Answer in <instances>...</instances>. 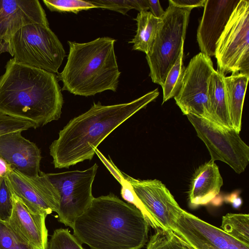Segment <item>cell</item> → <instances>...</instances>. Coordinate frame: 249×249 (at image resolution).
Segmentation results:
<instances>
[{"label":"cell","mask_w":249,"mask_h":249,"mask_svg":"<svg viewBox=\"0 0 249 249\" xmlns=\"http://www.w3.org/2000/svg\"><path fill=\"white\" fill-rule=\"evenodd\" d=\"M159 95L156 89L128 103L107 106L94 103L88 111L71 119L51 144L54 167L68 168L91 160L97 146L111 132Z\"/></svg>","instance_id":"obj_1"},{"label":"cell","mask_w":249,"mask_h":249,"mask_svg":"<svg viewBox=\"0 0 249 249\" xmlns=\"http://www.w3.org/2000/svg\"><path fill=\"white\" fill-rule=\"evenodd\" d=\"M150 226L140 210L110 193L94 197L72 229L91 249H141L148 242Z\"/></svg>","instance_id":"obj_2"},{"label":"cell","mask_w":249,"mask_h":249,"mask_svg":"<svg viewBox=\"0 0 249 249\" xmlns=\"http://www.w3.org/2000/svg\"><path fill=\"white\" fill-rule=\"evenodd\" d=\"M0 77V113L30 121L36 128L57 120L64 103L54 73L10 59Z\"/></svg>","instance_id":"obj_3"},{"label":"cell","mask_w":249,"mask_h":249,"mask_svg":"<svg viewBox=\"0 0 249 249\" xmlns=\"http://www.w3.org/2000/svg\"><path fill=\"white\" fill-rule=\"evenodd\" d=\"M116 40L98 37L86 43L68 41L66 64L57 77L62 89L75 95L90 96L116 91L121 74L114 51Z\"/></svg>","instance_id":"obj_4"},{"label":"cell","mask_w":249,"mask_h":249,"mask_svg":"<svg viewBox=\"0 0 249 249\" xmlns=\"http://www.w3.org/2000/svg\"><path fill=\"white\" fill-rule=\"evenodd\" d=\"M192 10L177 6L169 0V6L162 18V22L152 48L146 55L152 82L161 87L168 73L183 50Z\"/></svg>","instance_id":"obj_5"},{"label":"cell","mask_w":249,"mask_h":249,"mask_svg":"<svg viewBox=\"0 0 249 249\" xmlns=\"http://www.w3.org/2000/svg\"><path fill=\"white\" fill-rule=\"evenodd\" d=\"M17 63L56 73L66 56L64 48L49 25L33 24L18 30L10 40Z\"/></svg>","instance_id":"obj_6"},{"label":"cell","mask_w":249,"mask_h":249,"mask_svg":"<svg viewBox=\"0 0 249 249\" xmlns=\"http://www.w3.org/2000/svg\"><path fill=\"white\" fill-rule=\"evenodd\" d=\"M249 1L240 0L218 40L215 49L217 71L249 75Z\"/></svg>","instance_id":"obj_7"},{"label":"cell","mask_w":249,"mask_h":249,"mask_svg":"<svg viewBox=\"0 0 249 249\" xmlns=\"http://www.w3.org/2000/svg\"><path fill=\"white\" fill-rule=\"evenodd\" d=\"M198 138L204 143L211 160H220L241 174L249 162V147L232 127L193 115H187Z\"/></svg>","instance_id":"obj_8"},{"label":"cell","mask_w":249,"mask_h":249,"mask_svg":"<svg viewBox=\"0 0 249 249\" xmlns=\"http://www.w3.org/2000/svg\"><path fill=\"white\" fill-rule=\"evenodd\" d=\"M98 167L95 163L85 170L46 174L59 193L58 219L65 226L72 229L76 218L90 205L94 198L92 183Z\"/></svg>","instance_id":"obj_9"},{"label":"cell","mask_w":249,"mask_h":249,"mask_svg":"<svg viewBox=\"0 0 249 249\" xmlns=\"http://www.w3.org/2000/svg\"><path fill=\"white\" fill-rule=\"evenodd\" d=\"M211 57L199 53L190 61L181 88L174 97L184 115L211 121L208 101V80L214 71Z\"/></svg>","instance_id":"obj_10"},{"label":"cell","mask_w":249,"mask_h":249,"mask_svg":"<svg viewBox=\"0 0 249 249\" xmlns=\"http://www.w3.org/2000/svg\"><path fill=\"white\" fill-rule=\"evenodd\" d=\"M121 174L130 184L157 229L173 231L176 221L183 209L165 185L156 179L141 180L121 171Z\"/></svg>","instance_id":"obj_11"},{"label":"cell","mask_w":249,"mask_h":249,"mask_svg":"<svg viewBox=\"0 0 249 249\" xmlns=\"http://www.w3.org/2000/svg\"><path fill=\"white\" fill-rule=\"evenodd\" d=\"M13 193L32 212L48 215L57 212L60 194L46 174L31 178L14 169L6 177Z\"/></svg>","instance_id":"obj_12"},{"label":"cell","mask_w":249,"mask_h":249,"mask_svg":"<svg viewBox=\"0 0 249 249\" xmlns=\"http://www.w3.org/2000/svg\"><path fill=\"white\" fill-rule=\"evenodd\" d=\"M173 231L192 249H249L247 246L195 215L183 210Z\"/></svg>","instance_id":"obj_13"},{"label":"cell","mask_w":249,"mask_h":249,"mask_svg":"<svg viewBox=\"0 0 249 249\" xmlns=\"http://www.w3.org/2000/svg\"><path fill=\"white\" fill-rule=\"evenodd\" d=\"M239 2L206 0L196 35L201 53L209 57L215 56L216 43Z\"/></svg>","instance_id":"obj_14"},{"label":"cell","mask_w":249,"mask_h":249,"mask_svg":"<svg viewBox=\"0 0 249 249\" xmlns=\"http://www.w3.org/2000/svg\"><path fill=\"white\" fill-rule=\"evenodd\" d=\"M20 131L0 136V157L26 176L38 177L41 159L36 145L21 135Z\"/></svg>","instance_id":"obj_15"},{"label":"cell","mask_w":249,"mask_h":249,"mask_svg":"<svg viewBox=\"0 0 249 249\" xmlns=\"http://www.w3.org/2000/svg\"><path fill=\"white\" fill-rule=\"evenodd\" d=\"M33 24L49 25L46 14L37 0H0V34L9 41L22 27Z\"/></svg>","instance_id":"obj_16"},{"label":"cell","mask_w":249,"mask_h":249,"mask_svg":"<svg viewBox=\"0 0 249 249\" xmlns=\"http://www.w3.org/2000/svg\"><path fill=\"white\" fill-rule=\"evenodd\" d=\"M13 204L8 222L36 249H47L48 233L45 219L47 215L32 212L14 194Z\"/></svg>","instance_id":"obj_17"},{"label":"cell","mask_w":249,"mask_h":249,"mask_svg":"<svg viewBox=\"0 0 249 249\" xmlns=\"http://www.w3.org/2000/svg\"><path fill=\"white\" fill-rule=\"evenodd\" d=\"M223 179L218 167L212 160L201 165L195 171L188 192L189 202L194 208L211 202L219 194Z\"/></svg>","instance_id":"obj_18"},{"label":"cell","mask_w":249,"mask_h":249,"mask_svg":"<svg viewBox=\"0 0 249 249\" xmlns=\"http://www.w3.org/2000/svg\"><path fill=\"white\" fill-rule=\"evenodd\" d=\"M249 75L231 74L223 78L228 113L231 127L240 133L244 98Z\"/></svg>","instance_id":"obj_19"},{"label":"cell","mask_w":249,"mask_h":249,"mask_svg":"<svg viewBox=\"0 0 249 249\" xmlns=\"http://www.w3.org/2000/svg\"><path fill=\"white\" fill-rule=\"evenodd\" d=\"M225 76L215 71L208 80V101L210 113L213 122L231 127L230 123L223 78Z\"/></svg>","instance_id":"obj_20"},{"label":"cell","mask_w":249,"mask_h":249,"mask_svg":"<svg viewBox=\"0 0 249 249\" xmlns=\"http://www.w3.org/2000/svg\"><path fill=\"white\" fill-rule=\"evenodd\" d=\"M137 29L134 38L129 43L133 50L147 54L151 50L162 19L155 17L148 11L140 12L135 18Z\"/></svg>","instance_id":"obj_21"},{"label":"cell","mask_w":249,"mask_h":249,"mask_svg":"<svg viewBox=\"0 0 249 249\" xmlns=\"http://www.w3.org/2000/svg\"><path fill=\"white\" fill-rule=\"evenodd\" d=\"M221 229L239 242L249 246V215L228 213L222 216Z\"/></svg>","instance_id":"obj_22"},{"label":"cell","mask_w":249,"mask_h":249,"mask_svg":"<svg viewBox=\"0 0 249 249\" xmlns=\"http://www.w3.org/2000/svg\"><path fill=\"white\" fill-rule=\"evenodd\" d=\"M183 50L178 57L175 64L169 71L163 86V104L174 97L179 91L182 83L185 71L183 61Z\"/></svg>","instance_id":"obj_23"},{"label":"cell","mask_w":249,"mask_h":249,"mask_svg":"<svg viewBox=\"0 0 249 249\" xmlns=\"http://www.w3.org/2000/svg\"><path fill=\"white\" fill-rule=\"evenodd\" d=\"M146 249H192L170 230L158 229L151 237Z\"/></svg>","instance_id":"obj_24"},{"label":"cell","mask_w":249,"mask_h":249,"mask_svg":"<svg viewBox=\"0 0 249 249\" xmlns=\"http://www.w3.org/2000/svg\"><path fill=\"white\" fill-rule=\"evenodd\" d=\"M97 8L108 9L125 15L135 9L139 12L149 9L148 0H90Z\"/></svg>","instance_id":"obj_25"},{"label":"cell","mask_w":249,"mask_h":249,"mask_svg":"<svg viewBox=\"0 0 249 249\" xmlns=\"http://www.w3.org/2000/svg\"><path fill=\"white\" fill-rule=\"evenodd\" d=\"M0 249H36L8 222L0 219Z\"/></svg>","instance_id":"obj_26"},{"label":"cell","mask_w":249,"mask_h":249,"mask_svg":"<svg viewBox=\"0 0 249 249\" xmlns=\"http://www.w3.org/2000/svg\"><path fill=\"white\" fill-rule=\"evenodd\" d=\"M46 6L52 12H71L77 14L83 10L97 7L90 0H43Z\"/></svg>","instance_id":"obj_27"},{"label":"cell","mask_w":249,"mask_h":249,"mask_svg":"<svg viewBox=\"0 0 249 249\" xmlns=\"http://www.w3.org/2000/svg\"><path fill=\"white\" fill-rule=\"evenodd\" d=\"M47 249H84L78 239L68 229L60 228L54 231L48 243Z\"/></svg>","instance_id":"obj_28"},{"label":"cell","mask_w":249,"mask_h":249,"mask_svg":"<svg viewBox=\"0 0 249 249\" xmlns=\"http://www.w3.org/2000/svg\"><path fill=\"white\" fill-rule=\"evenodd\" d=\"M30 128H36L33 122L0 113V136Z\"/></svg>","instance_id":"obj_29"},{"label":"cell","mask_w":249,"mask_h":249,"mask_svg":"<svg viewBox=\"0 0 249 249\" xmlns=\"http://www.w3.org/2000/svg\"><path fill=\"white\" fill-rule=\"evenodd\" d=\"M13 194L6 178H0V219L8 222L13 209Z\"/></svg>","instance_id":"obj_30"},{"label":"cell","mask_w":249,"mask_h":249,"mask_svg":"<svg viewBox=\"0 0 249 249\" xmlns=\"http://www.w3.org/2000/svg\"><path fill=\"white\" fill-rule=\"evenodd\" d=\"M176 6L184 8L204 7L206 0H170Z\"/></svg>","instance_id":"obj_31"},{"label":"cell","mask_w":249,"mask_h":249,"mask_svg":"<svg viewBox=\"0 0 249 249\" xmlns=\"http://www.w3.org/2000/svg\"><path fill=\"white\" fill-rule=\"evenodd\" d=\"M149 8L151 14L156 18L162 19L165 11H164L161 6L160 1L158 0H148Z\"/></svg>","instance_id":"obj_32"},{"label":"cell","mask_w":249,"mask_h":249,"mask_svg":"<svg viewBox=\"0 0 249 249\" xmlns=\"http://www.w3.org/2000/svg\"><path fill=\"white\" fill-rule=\"evenodd\" d=\"M14 169L10 164L0 157V178H6Z\"/></svg>","instance_id":"obj_33"},{"label":"cell","mask_w":249,"mask_h":249,"mask_svg":"<svg viewBox=\"0 0 249 249\" xmlns=\"http://www.w3.org/2000/svg\"><path fill=\"white\" fill-rule=\"evenodd\" d=\"M227 202L231 203L235 208H238L242 204V199L237 193H232L225 197Z\"/></svg>","instance_id":"obj_34"},{"label":"cell","mask_w":249,"mask_h":249,"mask_svg":"<svg viewBox=\"0 0 249 249\" xmlns=\"http://www.w3.org/2000/svg\"><path fill=\"white\" fill-rule=\"evenodd\" d=\"M7 52L12 54V50L10 41L5 40L0 34V55L4 53Z\"/></svg>","instance_id":"obj_35"}]
</instances>
